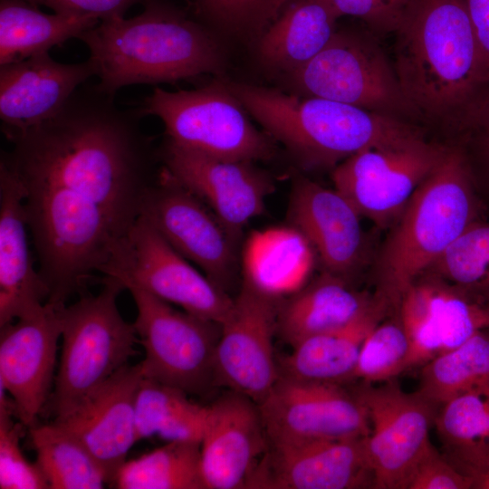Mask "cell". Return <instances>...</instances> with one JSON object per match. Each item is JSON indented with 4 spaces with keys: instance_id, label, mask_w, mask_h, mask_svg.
<instances>
[{
    "instance_id": "cell-1",
    "label": "cell",
    "mask_w": 489,
    "mask_h": 489,
    "mask_svg": "<svg viewBox=\"0 0 489 489\" xmlns=\"http://www.w3.org/2000/svg\"><path fill=\"white\" fill-rule=\"evenodd\" d=\"M141 119L137 109L121 110L114 95L84 83L54 117L4 133L12 148L0 163L47 215L126 234L158 176Z\"/></svg>"
},
{
    "instance_id": "cell-2",
    "label": "cell",
    "mask_w": 489,
    "mask_h": 489,
    "mask_svg": "<svg viewBox=\"0 0 489 489\" xmlns=\"http://www.w3.org/2000/svg\"><path fill=\"white\" fill-rule=\"evenodd\" d=\"M395 34L394 70L414 112L465 120L489 89L465 1L411 0Z\"/></svg>"
},
{
    "instance_id": "cell-3",
    "label": "cell",
    "mask_w": 489,
    "mask_h": 489,
    "mask_svg": "<svg viewBox=\"0 0 489 489\" xmlns=\"http://www.w3.org/2000/svg\"><path fill=\"white\" fill-rule=\"evenodd\" d=\"M145 2L138 15L100 21L78 38L90 52L101 91L115 95L129 85L221 71V48L202 25L166 5Z\"/></svg>"
},
{
    "instance_id": "cell-4",
    "label": "cell",
    "mask_w": 489,
    "mask_h": 489,
    "mask_svg": "<svg viewBox=\"0 0 489 489\" xmlns=\"http://www.w3.org/2000/svg\"><path fill=\"white\" fill-rule=\"evenodd\" d=\"M247 112L309 168L336 167L367 148L417 133L393 116L314 96L226 84Z\"/></svg>"
},
{
    "instance_id": "cell-5",
    "label": "cell",
    "mask_w": 489,
    "mask_h": 489,
    "mask_svg": "<svg viewBox=\"0 0 489 489\" xmlns=\"http://www.w3.org/2000/svg\"><path fill=\"white\" fill-rule=\"evenodd\" d=\"M398 217L381 252L376 292L392 312L408 288L478 220L470 171L459 150L446 149Z\"/></svg>"
},
{
    "instance_id": "cell-6",
    "label": "cell",
    "mask_w": 489,
    "mask_h": 489,
    "mask_svg": "<svg viewBox=\"0 0 489 489\" xmlns=\"http://www.w3.org/2000/svg\"><path fill=\"white\" fill-rule=\"evenodd\" d=\"M97 294L81 293L61 308L62 352L53 392L43 412L62 418L78 408L138 353L133 323L121 316L117 298L124 285L104 275Z\"/></svg>"
},
{
    "instance_id": "cell-7",
    "label": "cell",
    "mask_w": 489,
    "mask_h": 489,
    "mask_svg": "<svg viewBox=\"0 0 489 489\" xmlns=\"http://www.w3.org/2000/svg\"><path fill=\"white\" fill-rule=\"evenodd\" d=\"M138 111L158 117L168 140L216 158L254 162L274 151L271 136L253 125L240 101L220 82L178 91L156 87Z\"/></svg>"
},
{
    "instance_id": "cell-8",
    "label": "cell",
    "mask_w": 489,
    "mask_h": 489,
    "mask_svg": "<svg viewBox=\"0 0 489 489\" xmlns=\"http://www.w3.org/2000/svg\"><path fill=\"white\" fill-rule=\"evenodd\" d=\"M128 290L137 307L133 322L145 357L144 378L203 396L216 386L215 353L221 325L185 311L133 285Z\"/></svg>"
},
{
    "instance_id": "cell-9",
    "label": "cell",
    "mask_w": 489,
    "mask_h": 489,
    "mask_svg": "<svg viewBox=\"0 0 489 489\" xmlns=\"http://www.w3.org/2000/svg\"><path fill=\"white\" fill-rule=\"evenodd\" d=\"M101 273L197 317L222 324L234 299L193 267L142 216L117 245ZM126 290V289H125Z\"/></svg>"
},
{
    "instance_id": "cell-10",
    "label": "cell",
    "mask_w": 489,
    "mask_h": 489,
    "mask_svg": "<svg viewBox=\"0 0 489 489\" xmlns=\"http://www.w3.org/2000/svg\"><path fill=\"white\" fill-rule=\"evenodd\" d=\"M289 75L306 96L396 118L415 113L380 46L358 33L336 31L313 59Z\"/></svg>"
},
{
    "instance_id": "cell-11",
    "label": "cell",
    "mask_w": 489,
    "mask_h": 489,
    "mask_svg": "<svg viewBox=\"0 0 489 489\" xmlns=\"http://www.w3.org/2000/svg\"><path fill=\"white\" fill-rule=\"evenodd\" d=\"M446 149L426 141L418 132L367 148L334 167V188L361 216L385 225L401 215Z\"/></svg>"
},
{
    "instance_id": "cell-12",
    "label": "cell",
    "mask_w": 489,
    "mask_h": 489,
    "mask_svg": "<svg viewBox=\"0 0 489 489\" xmlns=\"http://www.w3.org/2000/svg\"><path fill=\"white\" fill-rule=\"evenodd\" d=\"M364 405L370 431L366 447L376 489H407L417 463L431 444L437 407L417 390L405 392L395 379L379 386H351Z\"/></svg>"
},
{
    "instance_id": "cell-13",
    "label": "cell",
    "mask_w": 489,
    "mask_h": 489,
    "mask_svg": "<svg viewBox=\"0 0 489 489\" xmlns=\"http://www.w3.org/2000/svg\"><path fill=\"white\" fill-rule=\"evenodd\" d=\"M269 443L365 437L366 408L351 387L280 376L258 404Z\"/></svg>"
},
{
    "instance_id": "cell-14",
    "label": "cell",
    "mask_w": 489,
    "mask_h": 489,
    "mask_svg": "<svg viewBox=\"0 0 489 489\" xmlns=\"http://www.w3.org/2000/svg\"><path fill=\"white\" fill-rule=\"evenodd\" d=\"M279 301L244 282L234 299L215 353L216 386L248 397L259 404L280 378L273 350Z\"/></svg>"
},
{
    "instance_id": "cell-15",
    "label": "cell",
    "mask_w": 489,
    "mask_h": 489,
    "mask_svg": "<svg viewBox=\"0 0 489 489\" xmlns=\"http://www.w3.org/2000/svg\"><path fill=\"white\" fill-rule=\"evenodd\" d=\"M139 216L226 292L235 275L236 244L204 203L163 167L145 195Z\"/></svg>"
},
{
    "instance_id": "cell-16",
    "label": "cell",
    "mask_w": 489,
    "mask_h": 489,
    "mask_svg": "<svg viewBox=\"0 0 489 489\" xmlns=\"http://www.w3.org/2000/svg\"><path fill=\"white\" fill-rule=\"evenodd\" d=\"M158 156L168 175L211 208L235 244L273 189L271 177L251 161L216 158L168 139Z\"/></svg>"
},
{
    "instance_id": "cell-17",
    "label": "cell",
    "mask_w": 489,
    "mask_h": 489,
    "mask_svg": "<svg viewBox=\"0 0 489 489\" xmlns=\"http://www.w3.org/2000/svg\"><path fill=\"white\" fill-rule=\"evenodd\" d=\"M265 489L374 488L366 436L269 443L247 484Z\"/></svg>"
},
{
    "instance_id": "cell-18",
    "label": "cell",
    "mask_w": 489,
    "mask_h": 489,
    "mask_svg": "<svg viewBox=\"0 0 489 489\" xmlns=\"http://www.w3.org/2000/svg\"><path fill=\"white\" fill-rule=\"evenodd\" d=\"M62 307L46 302L36 313L0 327V383L27 428L37 423L53 392Z\"/></svg>"
},
{
    "instance_id": "cell-19",
    "label": "cell",
    "mask_w": 489,
    "mask_h": 489,
    "mask_svg": "<svg viewBox=\"0 0 489 489\" xmlns=\"http://www.w3.org/2000/svg\"><path fill=\"white\" fill-rule=\"evenodd\" d=\"M411 343V368L449 351L489 328V308L431 274L417 278L395 311Z\"/></svg>"
},
{
    "instance_id": "cell-20",
    "label": "cell",
    "mask_w": 489,
    "mask_h": 489,
    "mask_svg": "<svg viewBox=\"0 0 489 489\" xmlns=\"http://www.w3.org/2000/svg\"><path fill=\"white\" fill-rule=\"evenodd\" d=\"M142 379L140 362L128 364L70 414L53 420L82 443L111 486L138 442L136 399Z\"/></svg>"
},
{
    "instance_id": "cell-21",
    "label": "cell",
    "mask_w": 489,
    "mask_h": 489,
    "mask_svg": "<svg viewBox=\"0 0 489 489\" xmlns=\"http://www.w3.org/2000/svg\"><path fill=\"white\" fill-rule=\"evenodd\" d=\"M209 408L200 442L205 489L247 488L251 475L268 447L258 404L230 390Z\"/></svg>"
},
{
    "instance_id": "cell-22",
    "label": "cell",
    "mask_w": 489,
    "mask_h": 489,
    "mask_svg": "<svg viewBox=\"0 0 489 489\" xmlns=\"http://www.w3.org/2000/svg\"><path fill=\"white\" fill-rule=\"evenodd\" d=\"M94 75L95 67L90 59L62 63L49 52L1 65L3 132L24 129L54 117L78 88Z\"/></svg>"
},
{
    "instance_id": "cell-23",
    "label": "cell",
    "mask_w": 489,
    "mask_h": 489,
    "mask_svg": "<svg viewBox=\"0 0 489 489\" xmlns=\"http://www.w3.org/2000/svg\"><path fill=\"white\" fill-rule=\"evenodd\" d=\"M288 217L312 245L325 272L347 278L363 254L361 216L339 191L309 179L295 181Z\"/></svg>"
},
{
    "instance_id": "cell-24",
    "label": "cell",
    "mask_w": 489,
    "mask_h": 489,
    "mask_svg": "<svg viewBox=\"0 0 489 489\" xmlns=\"http://www.w3.org/2000/svg\"><path fill=\"white\" fill-rule=\"evenodd\" d=\"M24 200L21 184L0 164V327L34 314L49 298L34 264Z\"/></svg>"
},
{
    "instance_id": "cell-25",
    "label": "cell",
    "mask_w": 489,
    "mask_h": 489,
    "mask_svg": "<svg viewBox=\"0 0 489 489\" xmlns=\"http://www.w3.org/2000/svg\"><path fill=\"white\" fill-rule=\"evenodd\" d=\"M315 251L292 225L253 232L242 252L243 282L279 302L310 281Z\"/></svg>"
},
{
    "instance_id": "cell-26",
    "label": "cell",
    "mask_w": 489,
    "mask_h": 489,
    "mask_svg": "<svg viewBox=\"0 0 489 489\" xmlns=\"http://www.w3.org/2000/svg\"><path fill=\"white\" fill-rule=\"evenodd\" d=\"M353 289L349 283L324 272L280 302L277 333L293 347L305 338L344 326L379 300Z\"/></svg>"
},
{
    "instance_id": "cell-27",
    "label": "cell",
    "mask_w": 489,
    "mask_h": 489,
    "mask_svg": "<svg viewBox=\"0 0 489 489\" xmlns=\"http://www.w3.org/2000/svg\"><path fill=\"white\" fill-rule=\"evenodd\" d=\"M388 312V305L380 298L351 322L303 339L278 362L280 375L302 380L350 384L365 339Z\"/></svg>"
},
{
    "instance_id": "cell-28",
    "label": "cell",
    "mask_w": 489,
    "mask_h": 489,
    "mask_svg": "<svg viewBox=\"0 0 489 489\" xmlns=\"http://www.w3.org/2000/svg\"><path fill=\"white\" fill-rule=\"evenodd\" d=\"M328 0H292L258 40L264 63L289 74L313 59L336 33Z\"/></svg>"
},
{
    "instance_id": "cell-29",
    "label": "cell",
    "mask_w": 489,
    "mask_h": 489,
    "mask_svg": "<svg viewBox=\"0 0 489 489\" xmlns=\"http://www.w3.org/2000/svg\"><path fill=\"white\" fill-rule=\"evenodd\" d=\"M434 427L441 453L457 471L474 482L489 470V388L440 406Z\"/></svg>"
},
{
    "instance_id": "cell-30",
    "label": "cell",
    "mask_w": 489,
    "mask_h": 489,
    "mask_svg": "<svg viewBox=\"0 0 489 489\" xmlns=\"http://www.w3.org/2000/svg\"><path fill=\"white\" fill-rule=\"evenodd\" d=\"M99 23L92 16L46 14L25 0H0V65L48 53Z\"/></svg>"
},
{
    "instance_id": "cell-31",
    "label": "cell",
    "mask_w": 489,
    "mask_h": 489,
    "mask_svg": "<svg viewBox=\"0 0 489 489\" xmlns=\"http://www.w3.org/2000/svg\"><path fill=\"white\" fill-rule=\"evenodd\" d=\"M186 392L144 378L136 399L138 441L151 436L169 441L201 442L209 405L192 401Z\"/></svg>"
},
{
    "instance_id": "cell-32",
    "label": "cell",
    "mask_w": 489,
    "mask_h": 489,
    "mask_svg": "<svg viewBox=\"0 0 489 489\" xmlns=\"http://www.w3.org/2000/svg\"><path fill=\"white\" fill-rule=\"evenodd\" d=\"M484 388H489V328L421 366L417 391L439 408Z\"/></svg>"
},
{
    "instance_id": "cell-33",
    "label": "cell",
    "mask_w": 489,
    "mask_h": 489,
    "mask_svg": "<svg viewBox=\"0 0 489 489\" xmlns=\"http://www.w3.org/2000/svg\"><path fill=\"white\" fill-rule=\"evenodd\" d=\"M29 438L36 463L50 489H101L105 474L82 443L54 423L30 427Z\"/></svg>"
},
{
    "instance_id": "cell-34",
    "label": "cell",
    "mask_w": 489,
    "mask_h": 489,
    "mask_svg": "<svg viewBox=\"0 0 489 489\" xmlns=\"http://www.w3.org/2000/svg\"><path fill=\"white\" fill-rule=\"evenodd\" d=\"M113 487L120 489H205L200 442L169 441L119 470Z\"/></svg>"
},
{
    "instance_id": "cell-35",
    "label": "cell",
    "mask_w": 489,
    "mask_h": 489,
    "mask_svg": "<svg viewBox=\"0 0 489 489\" xmlns=\"http://www.w3.org/2000/svg\"><path fill=\"white\" fill-rule=\"evenodd\" d=\"M426 273L489 308V221L470 225Z\"/></svg>"
},
{
    "instance_id": "cell-36",
    "label": "cell",
    "mask_w": 489,
    "mask_h": 489,
    "mask_svg": "<svg viewBox=\"0 0 489 489\" xmlns=\"http://www.w3.org/2000/svg\"><path fill=\"white\" fill-rule=\"evenodd\" d=\"M383 320L365 339L350 384L387 382L411 369V343L398 313Z\"/></svg>"
},
{
    "instance_id": "cell-37",
    "label": "cell",
    "mask_w": 489,
    "mask_h": 489,
    "mask_svg": "<svg viewBox=\"0 0 489 489\" xmlns=\"http://www.w3.org/2000/svg\"><path fill=\"white\" fill-rule=\"evenodd\" d=\"M292 0H195L206 20L244 35H260Z\"/></svg>"
},
{
    "instance_id": "cell-38",
    "label": "cell",
    "mask_w": 489,
    "mask_h": 489,
    "mask_svg": "<svg viewBox=\"0 0 489 489\" xmlns=\"http://www.w3.org/2000/svg\"><path fill=\"white\" fill-rule=\"evenodd\" d=\"M14 417L0 414V488L50 489L38 464L24 456L20 440L27 427Z\"/></svg>"
},
{
    "instance_id": "cell-39",
    "label": "cell",
    "mask_w": 489,
    "mask_h": 489,
    "mask_svg": "<svg viewBox=\"0 0 489 489\" xmlns=\"http://www.w3.org/2000/svg\"><path fill=\"white\" fill-rule=\"evenodd\" d=\"M407 489H473V481L431 443L414 467Z\"/></svg>"
},
{
    "instance_id": "cell-40",
    "label": "cell",
    "mask_w": 489,
    "mask_h": 489,
    "mask_svg": "<svg viewBox=\"0 0 489 489\" xmlns=\"http://www.w3.org/2000/svg\"><path fill=\"white\" fill-rule=\"evenodd\" d=\"M411 0H328L339 17L350 15L384 33H395Z\"/></svg>"
},
{
    "instance_id": "cell-41",
    "label": "cell",
    "mask_w": 489,
    "mask_h": 489,
    "mask_svg": "<svg viewBox=\"0 0 489 489\" xmlns=\"http://www.w3.org/2000/svg\"><path fill=\"white\" fill-rule=\"evenodd\" d=\"M34 5H43L54 13L92 16L100 21L123 17L134 5L145 0H25Z\"/></svg>"
},
{
    "instance_id": "cell-42",
    "label": "cell",
    "mask_w": 489,
    "mask_h": 489,
    "mask_svg": "<svg viewBox=\"0 0 489 489\" xmlns=\"http://www.w3.org/2000/svg\"><path fill=\"white\" fill-rule=\"evenodd\" d=\"M477 40L489 69V0H465Z\"/></svg>"
},
{
    "instance_id": "cell-43",
    "label": "cell",
    "mask_w": 489,
    "mask_h": 489,
    "mask_svg": "<svg viewBox=\"0 0 489 489\" xmlns=\"http://www.w3.org/2000/svg\"><path fill=\"white\" fill-rule=\"evenodd\" d=\"M465 121L482 128L484 146L489 158V89L469 113Z\"/></svg>"
},
{
    "instance_id": "cell-44",
    "label": "cell",
    "mask_w": 489,
    "mask_h": 489,
    "mask_svg": "<svg viewBox=\"0 0 489 489\" xmlns=\"http://www.w3.org/2000/svg\"><path fill=\"white\" fill-rule=\"evenodd\" d=\"M473 489H489V470L474 480Z\"/></svg>"
}]
</instances>
